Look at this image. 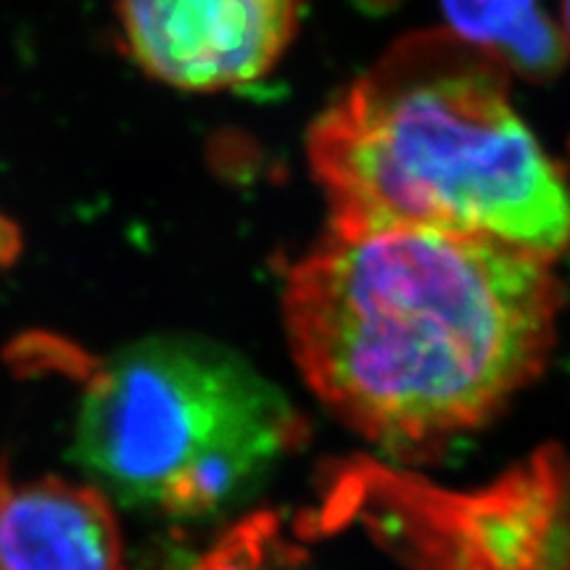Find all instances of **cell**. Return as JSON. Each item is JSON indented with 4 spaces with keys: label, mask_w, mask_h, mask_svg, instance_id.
<instances>
[{
    "label": "cell",
    "mask_w": 570,
    "mask_h": 570,
    "mask_svg": "<svg viewBox=\"0 0 570 570\" xmlns=\"http://www.w3.org/2000/svg\"><path fill=\"white\" fill-rule=\"evenodd\" d=\"M562 11H566V35H568V42H570V0L562 3Z\"/></svg>",
    "instance_id": "cell-11"
},
{
    "label": "cell",
    "mask_w": 570,
    "mask_h": 570,
    "mask_svg": "<svg viewBox=\"0 0 570 570\" xmlns=\"http://www.w3.org/2000/svg\"><path fill=\"white\" fill-rule=\"evenodd\" d=\"M0 570H122V537L101 489L0 468Z\"/></svg>",
    "instance_id": "cell-6"
},
{
    "label": "cell",
    "mask_w": 570,
    "mask_h": 570,
    "mask_svg": "<svg viewBox=\"0 0 570 570\" xmlns=\"http://www.w3.org/2000/svg\"><path fill=\"white\" fill-rule=\"evenodd\" d=\"M331 225L433 227L554 262L570 183L510 101L508 69L452 32L402 40L312 125Z\"/></svg>",
    "instance_id": "cell-2"
},
{
    "label": "cell",
    "mask_w": 570,
    "mask_h": 570,
    "mask_svg": "<svg viewBox=\"0 0 570 570\" xmlns=\"http://www.w3.org/2000/svg\"><path fill=\"white\" fill-rule=\"evenodd\" d=\"M306 439L288 396L217 341H135L85 381L69 458L119 504L209 518L246 502Z\"/></svg>",
    "instance_id": "cell-3"
},
{
    "label": "cell",
    "mask_w": 570,
    "mask_h": 570,
    "mask_svg": "<svg viewBox=\"0 0 570 570\" xmlns=\"http://www.w3.org/2000/svg\"><path fill=\"white\" fill-rule=\"evenodd\" d=\"M185 570H298L296 550L283 539L273 512H254L233 525Z\"/></svg>",
    "instance_id": "cell-8"
},
{
    "label": "cell",
    "mask_w": 570,
    "mask_h": 570,
    "mask_svg": "<svg viewBox=\"0 0 570 570\" xmlns=\"http://www.w3.org/2000/svg\"><path fill=\"white\" fill-rule=\"evenodd\" d=\"M304 0H114L117 42L151 80L190 92L259 82L296 38Z\"/></svg>",
    "instance_id": "cell-5"
},
{
    "label": "cell",
    "mask_w": 570,
    "mask_h": 570,
    "mask_svg": "<svg viewBox=\"0 0 570 570\" xmlns=\"http://www.w3.org/2000/svg\"><path fill=\"white\" fill-rule=\"evenodd\" d=\"M6 365L19 377H35L42 373H63L75 381H88L101 362L85 354L80 346L71 341L53 336V333H24L11 341L3 352Z\"/></svg>",
    "instance_id": "cell-9"
},
{
    "label": "cell",
    "mask_w": 570,
    "mask_h": 570,
    "mask_svg": "<svg viewBox=\"0 0 570 570\" xmlns=\"http://www.w3.org/2000/svg\"><path fill=\"white\" fill-rule=\"evenodd\" d=\"M21 252H24V233H21L17 219L0 212V273L17 265Z\"/></svg>",
    "instance_id": "cell-10"
},
{
    "label": "cell",
    "mask_w": 570,
    "mask_h": 570,
    "mask_svg": "<svg viewBox=\"0 0 570 570\" xmlns=\"http://www.w3.org/2000/svg\"><path fill=\"white\" fill-rule=\"evenodd\" d=\"M281 302L320 402L391 458L423 460L541 375L562 285L550 259L491 238L327 225Z\"/></svg>",
    "instance_id": "cell-1"
},
{
    "label": "cell",
    "mask_w": 570,
    "mask_h": 570,
    "mask_svg": "<svg viewBox=\"0 0 570 570\" xmlns=\"http://www.w3.org/2000/svg\"><path fill=\"white\" fill-rule=\"evenodd\" d=\"M449 32L494 56L504 69L547 80L566 61L562 35L539 0H441Z\"/></svg>",
    "instance_id": "cell-7"
},
{
    "label": "cell",
    "mask_w": 570,
    "mask_h": 570,
    "mask_svg": "<svg viewBox=\"0 0 570 570\" xmlns=\"http://www.w3.org/2000/svg\"><path fill=\"white\" fill-rule=\"evenodd\" d=\"M315 508L304 537L362 529L404 570H570V454L554 444L465 491L354 458Z\"/></svg>",
    "instance_id": "cell-4"
}]
</instances>
